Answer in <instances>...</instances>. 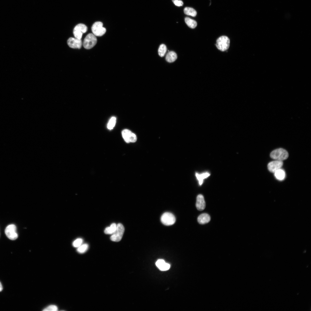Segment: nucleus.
I'll list each match as a JSON object with an SVG mask.
<instances>
[{"mask_svg":"<svg viewBox=\"0 0 311 311\" xmlns=\"http://www.w3.org/2000/svg\"><path fill=\"white\" fill-rule=\"evenodd\" d=\"M289 156L287 151L285 149L279 148L272 151L270 154L272 158L276 160L282 161L287 158Z\"/></svg>","mask_w":311,"mask_h":311,"instance_id":"1","label":"nucleus"},{"mask_svg":"<svg viewBox=\"0 0 311 311\" xmlns=\"http://www.w3.org/2000/svg\"><path fill=\"white\" fill-rule=\"evenodd\" d=\"M230 45V39L225 36H222L218 38L216 44L218 49L221 51H225L228 50Z\"/></svg>","mask_w":311,"mask_h":311,"instance_id":"2","label":"nucleus"},{"mask_svg":"<svg viewBox=\"0 0 311 311\" xmlns=\"http://www.w3.org/2000/svg\"><path fill=\"white\" fill-rule=\"evenodd\" d=\"M97 42L96 36L92 33H89L84 38L83 45L86 49H89L94 47Z\"/></svg>","mask_w":311,"mask_h":311,"instance_id":"3","label":"nucleus"},{"mask_svg":"<svg viewBox=\"0 0 311 311\" xmlns=\"http://www.w3.org/2000/svg\"><path fill=\"white\" fill-rule=\"evenodd\" d=\"M92 31L95 36H101L106 33V29L103 27V24L100 22H95L92 25Z\"/></svg>","mask_w":311,"mask_h":311,"instance_id":"4","label":"nucleus"},{"mask_svg":"<svg viewBox=\"0 0 311 311\" xmlns=\"http://www.w3.org/2000/svg\"><path fill=\"white\" fill-rule=\"evenodd\" d=\"M124 231V228L122 224L118 223L115 231L110 237L111 240L114 242H119L122 239Z\"/></svg>","mask_w":311,"mask_h":311,"instance_id":"5","label":"nucleus"},{"mask_svg":"<svg viewBox=\"0 0 311 311\" xmlns=\"http://www.w3.org/2000/svg\"><path fill=\"white\" fill-rule=\"evenodd\" d=\"M175 216L172 213L166 212L164 213L161 217V221L164 225L169 226L173 224L175 222Z\"/></svg>","mask_w":311,"mask_h":311,"instance_id":"6","label":"nucleus"},{"mask_svg":"<svg viewBox=\"0 0 311 311\" xmlns=\"http://www.w3.org/2000/svg\"><path fill=\"white\" fill-rule=\"evenodd\" d=\"M16 227L14 224H10L6 227L5 233L7 237L10 240H14L18 237V234L16 232Z\"/></svg>","mask_w":311,"mask_h":311,"instance_id":"7","label":"nucleus"},{"mask_svg":"<svg viewBox=\"0 0 311 311\" xmlns=\"http://www.w3.org/2000/svg\"><path fill=\"white\" fill-rule=\"evenodd\" d=\"M88 28L85 24L80 23L76 25L74 27L73 33L75 38L81 39L82 34L87 32Z\"/></svg>","mask_w":311,"mask_h":311,"instance_id":"8","label":"nucleus"},{"mask_svg":"<svg viewBox=\"0 0 311 311\" xmlns=\"http://www.w3.org/2000/svg\"><path fill=\"white\" fill-rule=\"evenodd\" d=\"M122 137L125 142L127 143H134L137 140L136 135L128 129H124L122 131Z\"/></svg>","mask_w":311,"mask_h":311,"instance_id":"9","label":"nucleus"},{"mask_svg":"<svg viewBox=\"0 0 311 311\" xmlns=\"http://www.w3.org/2000/svg\"><path fill=\"white\" fill-rule=\"evenodd\" d=\"M283 164L282 161L276 160L270 162L268 165V170L271 172L274 173L277 170L280 169Z\"/></svg>","mask_w":311,"mask_h":311,"instance_id":"10","label":"nucleus"},{"mask_svg":"<svg viewBox=\"0 0 311 311\" xmlns=\"http://www.w3.org/2000/svg\"><path fill=\"white\" fill-rule=\"evenodd\" d=\"M67 43L69 46L73 48H80L82 46V42L81 39L75 38L70 37L67 40Z\"/></svg>","mask_w":311,"mask_h":311,"instance_id":"11","label":"nucleus"},{"mask_svg":"<svg viewBox=\"0 0 311 311\" xmlns=\"http://www.w3.org/2000/svg\"><path fill=\"white\" fill-rule=\"evenodd\" d=\"M205 206L204 196L202 194L198 195L196 198V206L197 208L200 211H202L204 209Z\"/></svg>","mask_w":311,"mask_h":311,"instance_id":"12","label":"nucleus"},{"mask_svg":"<svg viewBox=\"0 0 311 311\" xmlns=\"http://www.w3.org/2000/svg\"><path fill=\"white\" fill-rule=\"evenodd\" d=\"M156 265L162 271H166L168 270L170 268L169 264L165 262L163 259H159L156 262Z\"/></svg>","mask_w":311,"mask_h":311,"instance_id":"13","label":"nucleus"},{"mask_svg":"<svg viewBox=\"0 0 311 311\" xmlns=\"http://www.w3.org/2000/svg\"><path fill=\"white\" fill-rule=\"evenodd\" d=\"M211 220L210 215L207 213H204L200 215L198 218V221L200 224H205L209 222Z\"/></svg>","mask_w":311,"mask_h":311,"instance_id":"14","label":"nucleus"},{"mask_svg":"<svg viewBox=\"0 0 311 311\" xmlns=\"http://www.w3.org/2000/svg\"><path fill=\"white\" fill-rule=\"evenodd\" d=\"M177 58V55L176 53L174 52L171 51L169 52L166 54V61L169 62H174Z\"/></svg>","mask_w":311,"mask_h":311,"instance_id":"15","label":"nucleus"},{"mask_svg":"<svg viewBox=\"0 0 311 311\" xmlns=\"http://www.w3.org/2000/svg\"><path fill=\"white\" fill-rule=\"evenodd\" d=\"M210 175V174L207 172L203 173L201 174H199L197 173H196V176L200 185L202 184L203 179L208 177Z\"/></svg>","mask_w":311,"mask_h":311,"instance_id":"16","label":"nucleus"},{"mask_svg":"<svg viewBox=\"0 0 311 311\" xmlns=\"http://www.w3.org/2000/svg\"><path fill=\"white\" fill-rule=\"evenodd\" d=\"M185 20L187 25L191 28H195L197 25V23L195 20L189 17L185 18Z\"/></svg>","mask_w":311,"mask_h":311,"instance_id":"17","label":"nucleus"},{"mask_svg":"<svg viewBox=\"0 0 311 311\" xmlns=\"http://www.w3.org/2000/svg\"><path fill=\"white\" fill-rule=\"evenodd\" d=\"M117 225L115 223H112L110 227H106L104 232L106 234H112L115 231Z\"/></svg>","mask_w":311,"mask_h":311,"instance_id":"18","label":"nucleus"},{"mask_svg":"<svg viewBox=\"0 0 311 311\" xmlns=\"http://www.w3.org/2000/svg\"><path fill=\"white\" fill-rule=\"evenodd\" d=\"M274 173L276 177L279 180H282L285 178V172L283 170L281 169L277 170Z\"/></svg>","mask_w":311,"mask_h":311,"instance_id":"19","label":"nucleus"},{"mask_svg":"<svg viewBox=\"0 0 311 311\" xmlns=\"http://www.w3.org/2000/svg\"><path fill=\"white\" fill-rule=\"evenodd\" d=\"M184 13L187 15L192 16H195L197 14L196 11L193 8L186 7L184 9Z\"/></svg>","mask_w":311,"mask_h":311,"instance_id":"20","label":"nucleus"},{"mask_svg":"<svg viewBox=\"0 0 311 311\" xmlns=\"http://www.w3.org/2000/svg\"><path fill=\"white\" fill-rule=\"evenodd\" d=\"M167 50L166 45L164 44H162L159 46L158 50V53L159 55L162 57L164 56Z\"/></svg>","mask_w":311,"mask_h":311,"instance_id":"21","label":"nucleus"},{"mask_svg":"<svg viewBox=\"0 0 311 311\" xmlns=\"http://www.w3.org/2000/svg\"><path fill=\"white\" fill-rule=\"evenodd\" d=\"M88 248V245L87 244H82L77 248V251L79 253H85L87 250Z\"/></svg>","mask_w":311,"mask_h":311,"instance_id":"22","label":"nucleus"},{"mask_svg":"<svg viewBox=\"0 0 311 311\" xmlns=\"http://www.w3.org/2000/svg\"><path fill=\"white\" fill-rule=\"evenodd\" d=\"M116 118L114 117H112L110 120L108 124L107 127L109 130L113 129L116 123Z\"/></svg>","mask_w":311,"mask_h":311,"instance_id":"23","label":"nucleus"},{"mask_svg":"<svg viewBox=\"0 0 311 311\" xmlns=\"http://www.w3.org/2000/svg\"><path fill=\"white\" fill-rule=\"evenodd\" d=\"M83 240L81 238H78L73 241L72 245L74 247L78 248L82 244Z\"/></svg>","mask_w":311,"mask_h":311,"instance_id":"24","label":"nucleus"},{"mask_svg":"<svg viewBox=\"0 0 311 311\" xmlns=\"http://www.w3.org/2000/svg\"><path fill=\"white\" fill-rule=\"evenodd\" d=\"M58 310V308L57 307L54 305H51L49 306L48 307H46L43 310V311H56Z\"/></svg>","mask_w":311,"mask_h":311,"instance_id":"25","label":"nucleus"},{"mask_svg":"<svg viewBox=\"0 0 311 311\" xmlns=\"http://www.w3.org/2000/svg\"><path fill=\"white\" fill-rule=\"evenodd\" d=\"M175 5L178 6H182L183 5V2L181 0H172Z\"/></svg>","mask_w":311,"mask_h":311,"instance_id":"26","label":"nucleus"},{"mask_svg":"<svg viewBox=\"0 0 311 311\" xmlns=\"http://www.w3.org/2000/svg\"><path fill=\"white\" fill-rule=\"evenodd\" d=\"M3 290V287L2 284L0 282V292L1 291Z\"/></svg>","mask_w":311,"mask_h":311,"instance_id":"27","label":"nucleus"}]
</instances>
